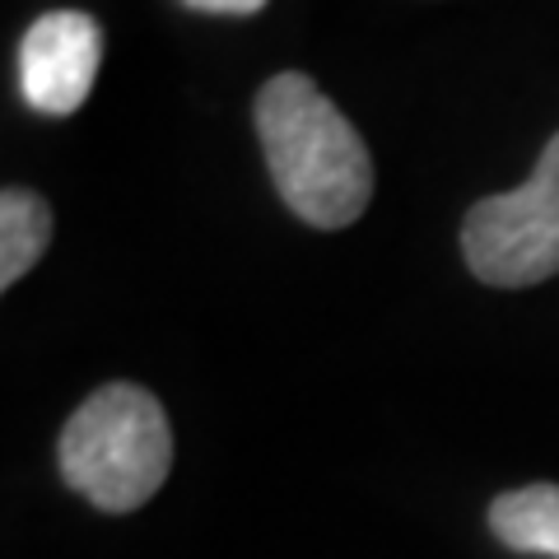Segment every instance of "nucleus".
Here are the masks:
<instances>
[{
  "mask_svg": "<svg viewBox=\"0 0 559 559\" xmlns=\"http://www.w3.org/2000/svg\"><path fill=\"white\" fill-rule=\"evenodd\" d=\"M257 135L285 205L312 229H345L373 197V159L364 135L349 127L308 75H275L257 94Z\"/></svg>",
  "mask_w": 559,
  "mask_h": 559,
  "instance_id": "nucleus-1",
  "label": "nucleus"
},
{
  "mask_svg": "<svg viewBox=\"0 0 559 559\" xmlns=\"http://www.w3.org/2000/svg\"><path fill=\"white\" fill-rule=\"evenodd\" d=\"M61 480L103 513H131L159 495L173 466L164 406L135 382H108L61 429Z\"/></svg>",
  "mask_w": 559,
  "mask_h": 559,
  "instance_id": "nucleus-2",
  "label": "nucleus"
},
{
  "mask_svg": "<svg viewBox=\"0 0 559 559\" xmlns=\"http://www.w3.org/2000/svg\"><path fill=\"white\" fill-rule=\"evenodd\" d=\"M462 252L495 289H527L559 271V131L527 182L466 210Z\"/></svg>",
  "mask_w": 559,
  "mask_h": 559,
  "instance_id": "nucleus-3",
  "label": "nucleus"
},
{
  "mask_svg": "<svg viewBox=\"0 0 559 559\" xmlns=\"http://www.w3.org/2000/svg\"><path fill=\"white\" fill-rule=\"evenodd\" d=\"M103 61V33L90 14L57 10L43 14L20 43V90L28 108L66 117L90 98Z\"/></svg>",
  "mask_w": 559,
  "mask_h": 559,
  "instance_id": "nucleus-4",
  "label": "nucleus"
},
{
  "mask_svg": "<svg viewBox=\"0 0 559 559\" xmlns=\"http://www.w3.org/2000/svg\"><path fill=\"white\" fill-rule=\"evenodd\" d=\"M489 527L518 555L559 559V485H522L489 503Z\"/></svg>",
  "mask_w": 559,
  "mask_h": 559,
  "instance_id": "nucleus-5",
  "label": "nucleus"
},
{
  "mask_svg": "<svg viewBox=\"0 0 559 559\" xmlns=\"http://www.w3.org/2000/svg\"><path fill=\"white\" fill-rule=\"evenodd\" d=\"M51 238V205L28 187H5L0 197V285L33 271Z\"/></svg>",
  "mask_w": 559,
  "mask_h": 559,
  "instance_id": "nucleus-6",
  "label": "nucleus"
},
{
  "mask_svg": "<svg viewBox=\"0 0 559 559\" xmlns=\"http://www.w3.org/2000/svg\"><path fill=\"white\" fill-rule=\"evenodd\" d=\"M182 5L201 14H257L266 10V0H182Z\"/></svg>",
  "mask_w": 559,
  "mask_h": 559,
  "instance_id": "nucleus-7",
  "label": "nucleus"
}]
</instances>
